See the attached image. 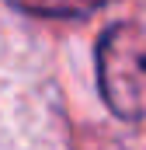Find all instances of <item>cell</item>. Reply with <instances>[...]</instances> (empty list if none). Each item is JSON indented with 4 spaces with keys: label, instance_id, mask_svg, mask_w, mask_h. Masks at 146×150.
I'll return each mask as SVG.
<instances>
[{
    "label": "cell",
    "instance_id": "obj_2",
    "mask_svg": "<svg viewBox=\"0 0 146 150\" xmlns=\"http://www.w3.org/2000/svg\"><path fill=\"white\" fill-rule=\"evenodd\" d=\"M21 11H28V14H35V18H84V14H94L98 7H94V4H87V7H49V4L32 7V4H21Z\"/></svg>",
    "mask_w": 146,
    "mask_h": 150
},
{
    "label": "cell",
    "instance_id": "obj_1",
    "mask_svg": "<svg viewBox=\"0 0 146 150\" xmlns=\"http://www.w3.org/2000/svg\"><path fill=\"white\" fill-rule=\"evenodd\" d=\"M98 87L118 119H146V25L115 21L98 38Z\"/></svg>",
    "mask_w": 146,
    "mask_h": 150
}]
</instances>
